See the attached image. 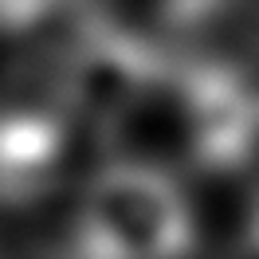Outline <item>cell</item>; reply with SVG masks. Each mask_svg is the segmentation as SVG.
Returning <instances> with one entry per match:
<instances>
[{"label": "cell", "mask_w": 259, "mask_h": 259, "mask_svg": "<svg viewBox=\"0 0 259 259\" xmlns=\"http://www.w3.org/2000/svg\"><path fill=\"white\" fill-rule=\"evenodd\" d=\"M247 243L259 251V193L251 200V208H247Z\"/></svg>", "instance_id": "obj_6"}, {"label": "cell", "mask_w": 259, "mask_h": 259, "mask_svg": "<svg viewBox=\"0 0 259 259\" xmlns=\"http://www.w3.org/2000/svg\"><path fill=\"white\" fill-rule=\"evenodd\" d=\"M67 157V130L44 110L0 114V200L28 204L51 193Z\"/></svg>", "instance_id": "obj_4"}, {"label": "cell", "mask_w": 259, "mask_h": 259, "mask_svg": "<svg viewBox=\"0 0 259 259\" xmlns=\"http://www.w3.org/2000/svg\"><path fill=\"white\" fill-rule=\"evenodd\" d=\"M165 79V59L138 32L82 28L63 67V91L87 118H122Z\"/></svg>", "instance_id": "obj_3"}, {"label": "cell", "mask_w": 259, "mask_h": 259, "mask_svg": "<svg viewBox=\"0 0 259 259\" xmlns=\"http://www.w3.org/2000/svg\"><path fill=\"white\" fill-rule=\"evenodd\" d=\"M185 138L196 165L228 173L240 169L259 149V82L236 63L200 59L177 79Z\"/></svg>", "instance_id": "obj_2"}, {"label": "cell", "mask_w": 259, "mask_h": 259, "mask_svg": "<svg viewBox=\"0 0 259 259\" xmlns=\"http://www.w3.org/2000/svg\"><path fill=\"white\" fill-rule=\"evenodd\" d=\"M196 208L165 165L110 157L87 177L75 208L79 259H189Z\"/></svg>", "instance_id": "obj_1"}, {"label": "cell", "mask_w": 259, "mask_h": 259, "mask_svg": "<svg viewBox=\"0 0 259 259\" xmlns=\"http://www.w3.org/2000/svg\"><path fill=\"white\" fill-rule=\"evenodd\" d=\"M224 4L228 0H161L165 16L173 20V24H200V20L216 16Z\"/></svg>", "instance_id": "obj_5"}]
</instances>
